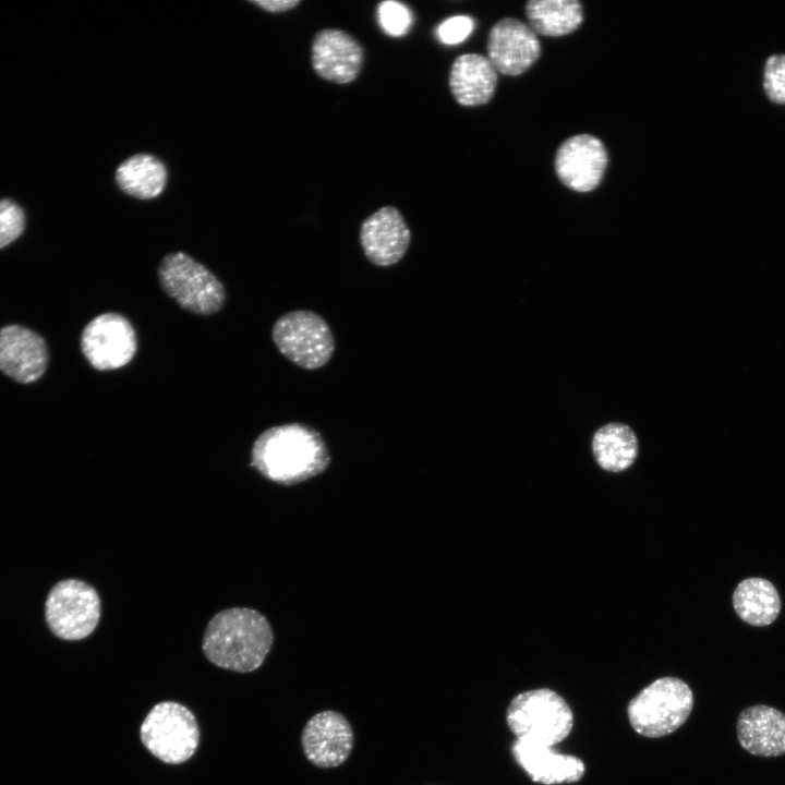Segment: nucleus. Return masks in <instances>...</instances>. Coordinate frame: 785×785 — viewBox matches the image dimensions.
I'll return each mask as SVG.
<instances>
[{"label": "nucleus", "mask_w": 785, "mask_h": 785, "mask_svg": "<svg viewBox=\"0 0 785 785\" xmlns=\"http://www.w3.org/2000/svg\"><path fill=\"white\" fill-rule=\"evenodd\" d=\"M256 5L271 13H280L291 10L301 3L300 0H256Z\"/></svg>", "instance_id": "nucleus-27"}, {"label": "nucleus", "mask_w": 785, "mask_h": 785, "mask_svg": "<svg viewBox=\"0 0 785 785\" xmlns=\"http://www.w3.org/2000/svg\"><path fill=\"white\" fill-rule=\"evenodd\" d=\"M301 745L305 758L313 765L337 768L347 761L353 750L354 732L343 714L324 710L305 723Z\"/></svg>", "instance_id": "nucleus-10"}, {"label": "nucleus", "mask_w": 785, "mask_h": 785, "mask_svg": "<svg viewBox=\"0 0 785 785\" xmlns=\"http://www.w3.org/2000/svg\"><path fill=\"white\" fill-rule=\"evenodd\" d=\"M359 240L370 263L389 267L408 252L411 230L398 208L384 206L362 221Z\"/></svg>", "instance_id": "nucleus-11"}, {"label": "nucleus", "mask_w": 785, "mask_h": 785, "mask_svg": "<svg viewBox=\"0 0 785 785\" xmlns=\"http://www.w3.org/2000/svg\"><path fill=\"white\" fill-rule=\"evenodd\" d=\"M592 450L602 469L619 472L628 469L635 462L638 440L628 425L608 423L594 433Z\"/></svg>", "instance_id": "nucleus-21"}, {"label": "nucleus", "mask_w": 785, "mask_h": 785, "mask_svg": "<svg viewBox=\"0 0 785 785\" xmlns=\"http://www.w3.org/2000/svg\"><path fill=\"white\" fill-rule=\"evenodd\" d=\"M506 722L516 738L554 747L570 734L573 713L556 691L538 688L511 699L506 711Z\"/></svg>", "instance_id": "nucleus-5"}, {"label": "nucleus", "mask_w": 785, "mask_h": 785, "mask_svg": "<svg viewBox=\"0 0 785 785\" xmlns=\"http://www.w3.org/2000/svg\"><path fill=\"white\" fill-rule=\"evenodd\" d=\"M24 213L9 200L0 201V249L17 239L24 230Z\"/></svg>", "instance_id": "nucleus-24"}, {"label": "nucleus", "mask_w": 785, "mask_h": 785, "mask_svg": "<svg viewBox=\"0 0 785 785\" xmlns=\"http://www.w3.org/2000/svg\"><path fill=\"white\" fill-rule=\"evenodd\" d=\"M511 754L534 783L571 784L580 781L585 773V764L580 758L559 753L551 746L527 738L514 740Z\"/></svg>", "instance_id": "nucleus-15"}, {"label": "nucleus", "mask_w": 785, "mask_h": 785, "mask_svg": "<svg viewBox=\"0 0 785 785\" xmlns=\"http://www.w3.org/2000/svg\"><path fill=\"white\" fill-rule=\"evenodd\" d=\"M607 153L603 143L589 134L567 138L557 149L555 170L569 189L589 192L595 189L605 172Z\"/></svg>", "instance_id": "nucleus-14"}, {"label": "nucleus", "mask_w": 785, "mask_h": 785, "mask_svg": "<svg viewBox=\"0 0 785 785\" xmlns=\"http://www.w3.org/2000/svg\"><path fill=\"white\" fill-rule=\"evenodd\" d=\"M116 181L125 194L140 200H150L164 191L167 170L157 157L136 154L119 165Z\"/></svg>", "instance_id": "nucleus-20"}, {"label": "nucleus", "mask_w": 785, "mask_h": 785, "mask_svg": "<svg viewBox=\"0 0 785 785\" xmlns=\"http://www.w3.org/2000/svg\"><path fill=\"white\" fill-rule=\"evenodd\" d=\"M252 466L266 479L293 485L322 473L330 462L322 435L303 423L265 430L253 443Z\"/></svg>", "instance_id": "nucleus-1"}, {"label": "nucleus", "mask_w": 785, "mask_h": 785, "mask_svg": "<svg viewBox=\"0 0 785 785\" xmlns=\"http://www.w3.org/2000/svg\"><path fill=\"white\" fill-rule=\"evenodd\" d=\"M157 279L162 291L192 314L214 315L226 304L227 292L221 280L185 252L165 255L157 267Z\"/></svg>", "instance_id": "nucleus-3"}, {"label": "nucleus", "mask_w": 785, "mask_h": 785, "mask_svg": "<svg viewBox=\"0 0 785 785\" xmlns=\"http://www.w3.org/2000/svg\"><path fill=\"white\" fill-rule=\"evenodd\" d=\"M273 641V630L262 614L234 607L219 612L209 620L202 648L216 666L249 673L263 664Z\"/></svg>", "instance_id": "nucleus-2"}, {"label": "nucleus", "mask_w": 785, "mask_h": 785, "mask_svg": "<svg viewBox=\"0 0 785 785\" xmlns=\"http://www.w3.org/2000/svg\"><path fill=\"white\" fill-rule=\"evenodd\" d=\"M486 51L497 72L516 76L539 59L541 46L529 25L514 17H504L490 29Z\"/></svg>", "instance_id": "nucleus-12"}, {"label": "nucleus", "mask_w": 785, "mask_h": 785, "mask_svg": "<svg viewBox=\"0 0 785 785\" xmlns=\"http://www.w3.org/2000/svg\"><path fill=\"white\" fill-rule=\"evenodd\" d=\"M737 615L751 626L772 624L781 609V599L774 585L763 578L742 580L733 593Z\"/></svg>", "instance_id": "nucleus-19"}, {"label": "nucleus", "mask_w": 785, "mask_h": 785, "mask_svg": "<svg viewBox=\"0 0 785 785\" xmlns=\"http://www.w3.org/2000/svg\"><path fill=\"white\" fill-rule=\"evenodd\" d=\"M739 745L758 757L785 754V713L765 704L742 710L737 718Z\"/></svg>", "instance_id": "nucleus-17"}, {"label": "nucleus", "mask_w": 785, "mask_h": 785, "mask_svg": "<svg viewBox=\"0 0 785 785\" xmlns=\"http://www.w3.org/2000/svg\"><path fill=\"white\" fill-rule=\"evenodd\" d=\"M363 62V48L351 34L338 28H324L313 36L311 64L324 81L351 83L360 75Z\"/></svg>", "instance_id": "nucleus-13"}, {"label": "nucleus", "mask_w": 785, "mask_h": 785, "mask_svg": "<svg viewBox=\"0 0 785 785\" xmlns=\"http://www.w3.org/2000/svg\"><path fill=\"white\" fill-rule=\"evenodd\" d=\"M140 736L154 757L168 764H180L197 749L200 727L186 706L164 701L148 712L141 725Z\"/></svg>", "instance_id": "nucleus-7"}, {"label": "nucleus", "mask_w": 785, "mask_h": 785, "mask_svg": "<svg viewBox=\"0 0 785 785\" xmlns=\"http://www.w3.org/2000/svg\"><path fill=\"white\" fill-rule=\"evenodd\" d=\"M271 339L286 359L304 370H317L326 365L336 347L327 322L309 310H295L281 315L273 325Z\"/></svg>", "instance_id": "nucleus-6"}, {"label": "nucleus", "mask_w": 785, "mask_h": 785, "mask_svg": "<svg viewBox=\"0 0 785 785\" xmlns=\"http://www.w3.org/2000/svg\"><path fill=\"white\" fill-rule=\"evenodd\" d=\"M377 17L382 28L390 36L406 34L411 25L409 9L397 1H384L377 5Z\"/></svg>", "instance_id": "nucleus-23"}, {"label": "nucleus", "mask_w": 785, "mask_h": 785, "mask_svg": "<svg viewBox=\"0 0 785 785\" xmlns=\"http://www.w3.org/2000/svg\"><path fill=\"white\" fill-rule=\"evenodd\" d=\"M448 85L455 100L463 107L487 104L497 85V71L487 57L470 52L458 56L451 63Z\"/></svg>", "instance_id": "nucleus-18"}, {"label": "nucleus", "mask_w": 785, "mask_h": 785, "mask_svg": "<svg viewBox=\"0 0 785 785\" xmlns=\"http://www.w3.org/2000/svg\"><path fill=\"white\" fill-rule=\"evenodd\" d=\"M48 363L44 339L36 333L10 325L0 329V370L20 383L39 378Z\"/></svg>", "instance_id": "nucleus-16"}, {"label": "nucleus", "mask_w": 785, "mask_h": 785, "mask_svg": "<svg viewBox=\"0 0 785 785\" xmlns=\"http://www.w3.org/2000/svg\"><path fill=\"white\" fill-rule=\"evenodd\" d=\"M529 26L544 36H563L577 29L583 9L576 0H531L526 4Z\"/></svg>", "instance_id": "nucleus-22"}, {"label": "nucleus", "mask_w": 785, "mask_h": 785, "mask_svg": "<svg viewBox=\"0 0 785 785\" xmlns=\"http://www.w3.org/2000/svg\"><path fill=\"white\" fill-rule=\"evenodd\" d=\"M763 86L772 101L785 104V55H773L766 60Z\"/></svg>", "instance_id": "nucleus-25"}, {"label": "nucleus", "mask_w": 785, "mask_h": 785, "mask_svg": "<svg viewBox=\"0 0 785 785\" xmlns=\"http://www.w3.org/2000/svg\"><path fill=\"white\" fill-rule=\"evenodd\" d=\"M80 346L92 367L101 372L112 371L133 360L137 351V336L128 317L118 312H107L85 325Z\"/></svg>", "instance_id": "nucleus-9"}, {"label": "nucleus", "mask_w": 785, "mask_h": 785, "mask_svg": "<svg viewBox=\"0 0 785 785\" xmlns=\"http://www.w3.org/2000/svg\"><path fill=\"white\" fill-rule=\"evenodd\" d=\"M693 708L690 687L677 677H661L644 687L627 706L633 730L648 738H660L677 730Z\"/></svg>", "instance_id": "nucleus-4"}, {"label": "nucleus", "mask_w": 785, "mask_h": 785, "mask_svg": "<svg viewBox=\"0 0 785 785\" xmlns=\"http://www.w3.org/2000/svg\"><path fill=\"white\" fill-rule=\"evenodd\" d=\"M100 618V599L87 582L69 578L55 583L45 602V620L52 635L67 641L88 637Z\"/></svg>", "instance_id": "nucleus-8"}, {"label": "nucleus", "mask_w": 785, "mask_h": 785, "mask_svg": "<svg viewBox=\"0 0 785 785\" xmlns=\"http://www.w3.org/2000/svg\"><path fill=\"white\" fill-rule=\"evenodd\" d=\"M474 22L470 16L456 15L444 21L437 28V37L447 45L463 41L473 31Z\"/></svg>", "instance_id": "nucleus-26"}]
</instances>
